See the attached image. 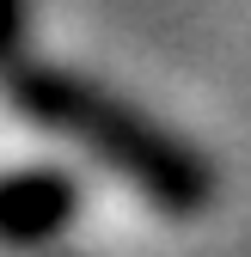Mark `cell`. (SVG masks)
Returning <instances> with one entry per match:
<instances>
[{
    "mask_svg": "<svg viewBox=\"0 0 251 257\" xmlns=\"http://www.w3.org/2000/svg\"><path fill=\"white\" fill-rule=\"evenodd\" d=\"M7 98L49 135L86 147L98 166H110L122 184H135L153 208L166 214H196L208 202V166L184 147L178 135L153 128L141 110H129L122 98L98 92L80 74H61V68H37V61H19L7 68Z\"/></svg>",
    "mask_w": 251,
    "mask_h": 257,
    "instance_id": "obj_1",
    "label": "cell"
},
{
    "mask_svg": "<svg viewBox=\"0 0 251 257\" xmlns=\"http://www.w3.org/2000/svg\"><path fill=\"white\" fill-rule=\"evenodd\" d=\"M80 214V190L68 172L31 166L0 178V245H43L61 227H74Z\"/></svg>",
    "mask_w": 251,
    "mask_h": 257,
    "instance_id": "obj_2",
    "label": "cell"
},
{
    "mask_svg": "<svg viewBox=\"0 0 251 257\" xmlns=\"http://www.w3.org/2000/svg\"><path fill=\"white\" fill-rule=\"evenodd\" d=\"M13 31H19V0H0V49L13 43Z\"/></svg>",
    "mask_w": 251,
    "mask_h": 257,
    "instance_id": "obj_3",
    "label": "cell"
}]
</instances>
